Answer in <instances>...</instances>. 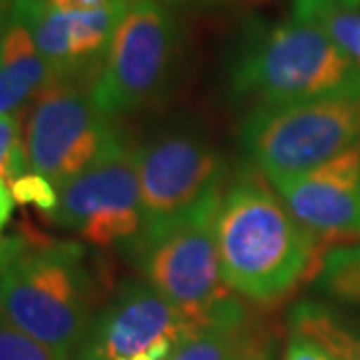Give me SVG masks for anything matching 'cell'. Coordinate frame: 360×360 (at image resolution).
Instances as JSON below:
<instances>
[{"label": "cell", "mask_w": 360, "mask_h": 360, "mask_svg": "<svg viewBox=\"0 0 360 360\" xmlns=\"http://www.w3.org/2000/svg\"><path fill=\"white\" fill-rule=\"evenodd\" d=\"M319 234L262 179L243 174L222 193L217 214L220 272L232 292L257 302L288 295L314 264Z\"/></svg>", "instance_id": "cell-1"}, {"label": "cell", "mask_w": 360, "mask_h": 360, "mask_svg": "<svg viewBox=\"0 0 360 360\" xmlns=\"http://www.w3.org/2000/svg\"><path fill=\"white\" fill-rule=\"evenodd\" d=\"M229 90L250 110L272 108L360 90V68L310 20H252L231 52Z\"/></svg>", "instance_id": "cell-2"}, {"label": "cell", "mask_w": 360, "mask_h": 360, "mask_svg": "<svg viewBox=\"0 0 360 360\" xmlns=\"http://www.w3.org/2000/svg\"><path fill=\"white\" fill-rule=\"evenodd\" d=\"M98 284L84 243H28L0 276V310L56 359L75 360L94 319Z\"/></svg>", "instance_id": "cell-3"}, {"label": "cell", "mask_w": 360, "mask_h": 360, "mask_svg": "<svg viewBox=\"0 0 360 360\" xmlns=\"http://www.w3.org/2000/svg\"><path fill=\"white\" fill-rule=\"evenodd\" d=\"M222 193L206 196L176 219L148 226L132 250L142 281L167 296L196 328L234 296L222 278L217 246Z\"/></svg>", "instance_id": "cell-4"}, {"label": "cell", "mask_w": 360, "mask_h": 360, "mask_svg": "<svg viewBox=\"0 0 360 360\" xmlns=\"http://www.w3.org/2000/svg\"><path fill=\"white\" fill-rule=\"evenodd\" d=\"M360 141V90L250 110L240 144L266 180L300 176Z\"/></svg>", "instance_id": "cell-5"}, {"label": "cell", "mask_w": 360, "mask_h": 360, "mask_svg": "<svg viewBox=\"0 0 360 360\" xmlns=\"http://www.w3.org/2000/svg\"><path fill=\"white\" fill-rule=\"evenodd\" d=\"M122 144L127 141L115 118L92 96V82L51 78L30 103L25 124L28 168L56 191Z\"/></svg>", "instance_id": "cell-6"}, {"label": "cell", "mask_w": 360, "mask_h": 360, "mask_svg": "<svg viewBox=\"0 0 360 360\" xmlns=\"http://www.w3.org/2000/svg\"><path fill=\"white\" fill-rule=\"evenodd\" d=\"M180 54V28L160 0H130L108 54L92 82V96L110 118L158 101L172 82Z\"/></svg>", "instance_id": "cell-7"}, {"label": "cell", "mask_w": 360, "mask_h": 360, "mask_svg": "<svg viewBox=\"0 0 360 360\" xmlns=\"http://www.w3.org/2000/svg\"><path fill=\"white\" fill-rule=\"evenodd\" d=\"M49 217L84 245L132 255L146 229L134 148L127 142L65 182Z\"/></svg>", "instance_id": "cell-8"}, {"label": "cell", "mask_w": 360, "mask_h": 360, "mask_svg": "<svg viewBox=\"0 0 360 360\" xmlns=\"http://www.w3.org/2000/svg\"><path fill=\"white\" fill-rule=\"evenodd\" d=\"M134 162L146 229L184 214L226 179V160L193 129L156 132L134 146Z\"/></svg>", "instance_id": "cell-9"}, {"label": "cell", "mask_w": 360, "mask_h": 360, "mask_svg": "<svg viewBox=\"0 0 360 360\" xmlns=\"http://www.w3.org/2000/svg\"><path fill=\"white\" fill-rule=\"evenodd\" d=\"M194 330L155 286L127 281L94 314L75 360H170Z\"/></svg>", "instance_id": "cell-10"}, {"label": "cell", "mask_w": 360, "mask_h": 360, "mask_svg": "<svg viewBox=\"0 0 360 360\" xmlns=\"http://www.w3.org/2000/svg\"><path fill=\"white\" fill-rule=\"evenodd\" d=\"M130 0L96 11H58L44 0H13L52 78L94 82Z\"/></svg>", "instance_id": "cell-11"}, {"label": "cell", "mask_w": 360, "mask_h": 360, "mask_svg": "<svg viewBox=\"0 0 360 360\" xmlns=\"http://www.w3.org/2000/svg\"><path fill=\"white\" fill-rule=\"evenodd\" d=\"M269 182L312 232L360 236V141L300 176Z\"/></svg>", "instance_id": "cell-12"}, {"label": "cell", "mask_w": 360, "mask_h": 360, "mask_svg": "<svg viewBox=\"0 0 360 360\" xmlns=\"http://www.w3.org/2000/svg\"><path fill=\"white\" fill-rule=\"evenodd\" d=\"M51 78V68L11 0V14L0 42V115H18L30 106Z\"/></svg>", "instance_id": "cell-13"}, {"label": "cell", "mask_w": 360, "mask_h": 360, "mask_svg": "<svg viewBox=\"0 0 360 360\" xmlns=\"http://www.w3.org/2000/svg\"><path fill=\"white\" fill-rule=\"evenodd\" d=\"M258 352V336L245 304L232 296L198 326L170 360H250Z\"/></svg>", "instance_id": "cell-14"}, {"label": "cell", "mask_w": 360, "mask_h": 360, "mask_svg": "<svg viewBox=\"0 0 360 360\" xmlns=\"http://www.w3.org/2000/svg\"><path fill=\"white\" fill-rule=\"evenodd\" d=\"M288 324L292 335L316 342L335 360H360V326L330 307L302 300L290 310Z\"/></svg>", "instance_id": "cell-15"}, {"label": "cell", "mask_w": 360, "mask_h": 360, "mask_svg": "<svg viewBox=\"0 0 360 360\" xmlns=\"http://www.w3.org/2000/svg\"><path fill=\"white\" fill-rule=\"evenodd\" d=\"M292 16L321 26L360 68V13L330 0H295Z\"/></svg>", "instance_id": "cell-16"}, {"label": "cell", "mask_w": 360, "mask_h": 360, "mask_svg": "<svg viewBox=\"0 0 360 360\" xmlns=\"http://www.w3.org/2000/svg\"><path fill=\"white\" fill-rule=\"evenodd\" d=\"M316 286L336 300L360 307V243L328 250L316 269Z\"/></svg>", "instance_id": "cell-17"}, {"label": "cell", "mask_w": 360, "mask_h": 360, "mask_svg": "<svg viewBox=\"0 0 360 360\" xmlns=\"http://www.w3.org/2000/svg\"><path fill=\"white\" fill-rule=\"evenodd\" d=\"M28 168L25 130L18 115H0V180L8 186Z\"/></svg>", "instance_id": "cell-18"}, {"label": "cell", "mask_w": 360, "mask_h": 360, "mask_svg": "<svg viewBox=\"0 0 360 360\" xmlns=\"http://www.w3.org/2000/svg\"><path fill=\"white\" fill-rule=\"evenodd\" d=\"M0 360H58L44 345L28 336L0 310Z\"/></svg>", "instance_id": "cell-19"}, {"label": "cell", "mask_w": 360, "mask_h": 360, "mask_svg": "<svg viewBox=\"0 0 360 360\" xmlns=\"http://www.w3.org/2000/svg\"><path fill=\"white\" fill-rule=\"evenodd\" d=\"M8 188H11L14 200L18 205L37 206L39 210L46 212V214H51L58 205L56 186L34 170H26L25 174L14 180Z\"/></svg>", "instance_id": "cell-20"}, {"label": "cell", "mask_w": 360, "mask_h": 360, "mask_svg": "<svg viewBox=\"0 0 360 360\" xmlns=\"http://www.w3.org/2000/svg\"><path fill=\"white\" fill-rule=\"evenodd\" d=\"M284 360H335L322 347L304 336H295L286 347Z\"/></svg>", "instance_id": "cell-21"}, {"label": "cell", "mask_w": 360, "mask_h": 360, "mask_svg": "<svg viewBox=\"0 0 360 360\" xmlns=\"http://www.w3.org/2000/svg\"><path fill=\"white\" fill-rule=\"evenodd\" d=\"M26 246H28V240L20 234L0 236V276L4 274V270L11 266V262L25 250Z\"/></svg>", "instance_id": "cell-22"}, {"label": "cell", "mask_w": 360, "mask_h": 360, "mask_svg": "<svg viewBox=\"0 0 360 360\" xmlns=\"http://www.w3.org/2000/svg\"><path fill=\"white\" fill-rule=\"evenodd\" d=\"M44 2L58 11H96L122 0H44Z\"/></svg>", "instance_id": "cell-23"}, {"label": "cell", "mask_w": 360, "mask_h": 360, "mask_svg": "<svg viewBox=\"0 0 360 360\" xmlns=\"http://www.w3.org/2000/svg\"><path fill=\"white\" fill-rule=\"evenodd\" d=\"M14 196L4 180H0V232L8 224V220L14 212Z\"/></svg>", "instance_id": "cell-24"}, {"label": "cell", "mask_w": 360, "mask_h": 360, "mask_svg": "<svg viewBox=\"0 0 360 360\" xmlns=\"http://www.w3.org/2000/svg\"><path fill=\"white\" fill-rule=\"evenodd\" d=\"M162 4H167L168 8H193V6H206L212 4L217 0H160Z\"/></svg>", "instance_id": "cell-25"}, {"label": "cell", "mask_w": 360, "mask_h": 360, "mask_svg": "<svg viewBox=\"0 0 360 360\" xmlns=\"http://www.w3.org/2000/svg\"><path fill=\"white\" fill-rule=\"evenodd\" d=\"M8 14H11V0H0V42L4 37V30H6Z\"/></svg>", "instance_id": "cell-26"}, {"label": "cell", "mask_w": 360, "mask_h": 360, "mask_svg": "<svg viewBox=\"0 0 360 360\" xmlns=\"http://www.w3.org/2000/svg\"><path fill=\"white\" fill-rule=\"evenodd\" d=\"M330 2H335V4L342 6V8H350V11H354L356 6H360V0H330Z\"/></svg>", "instance_id": "cell-27"}]
</instances>
